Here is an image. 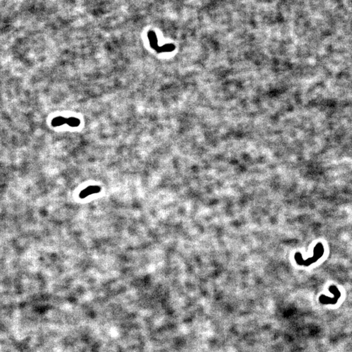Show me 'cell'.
Wrapping results in <instances>:
<instances>
[{"label": "cell", "instance_id": "7a4b0ae2", "mask_svg": "<svg viewBox=\"0 0 352 352\" xmlns=\"http://www.w3.org/2000/svg\"><path fill=\"white\" fill-rule=\"evenodd\" d=\"M148 38H149V42H150L151 47H152L153 49H155L157 51L158 48H159V47L158 46L157 38L155 33L153 31H149L148 33Z\"/></svg>", "mask_w": 352, "mask_h": 352}, {"label": "cell", "instance_id": "6da1fadb", "mask_svg": "<svg viewBox=\"0 0 352 352\" xmlns=\"http://www.w3.org/2000/svg\"><path fill=\"white\" fill-rule=\"evenodd\" d=\"M52 126L54 127H60L61 125H64L65 124H67V118H65L64 117H56L55 118L53 119L51 121Z\"/></svg>", "mask_w": 352, "mask_h": 352}, {"label": "cell", "instance_id": "277c9868", "mask_svg": "<svg viewBox=\"0 0 352 352\" xmlns=\"http://www.w3.org/2000/svg\"><path fill=\"white\" fill-rule=\"evenodd\" d=\"M67 125L72 127H77L80 125V120L76 118V117H70L67 118Z\"/></svg>", "mask_w": 352, "mask_h": 352}, {"label": "cell", "instance_id": "3957f363", "mask_svg": "<svg viewBox=\"0 0 352 352\" xmlns=\"http://www.w3.org/2000/svg\"><path fill=\"white\" fill-rule=\"evenodd\" d=\"M99 190H100V188L97 187H88L87 188H86V190L83 191L82 194H81V196H82V197H83V198H85L86 196L90 195L92 193H95V192L100 191Z\"/></svg>", "mask_w": 352, "mask_h": 352}]
</instances>
